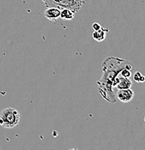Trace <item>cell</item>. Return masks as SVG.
Masks as SVG:
<instances>
[{"mask_svg": "<svg viewBox=\"0 0 145 150\" xmlns=\"http://www.w3.org/2000/svg\"><path fill=\"white\" fill-rule=\"evenodd\" d=\"M133 70L134 67L125 59L115 56H108L102 64V76L97 82L98 90L101 96L110 103H116V95L113 93V87L118 83V75L124 69Z\"/></svg>", "mask_w": 145, "mask_h": 150, "instance_id": "obj_1", "label": "cell"}, {"mask_svg": "<svg viewBox=\"0 0 145 150\" xmlns=\"http://www.w3.org/2000/svg\"><path fill=\"white\" fill-rule=\"evenodd\" d=\"M21 115L17 109L7 108L0 112V125L4 129H13L19 124Z\"/></svg>", "mask_w": 145, "mask_h": 150, "instance_id": "obj_2", "label": "cell"}, {"mask_svg": "<svg viewBox=\"0 0 145 150\" xmlns=\"http://www.w3.org/2000/svg\"><path fill=\"white\" fill-rule=\"evenodd\" d=\"M85 3V0H64L59 9H69L76 13L80 10Z\"/></svg>", "mask_w": 145, "mask_h": 150, "instance_id": "obj_3", "label": "cell"}, {"mask_svg": "<svg viewBox=\"0 0 145 150\" xmlns=\"http://www.w3.org/2000/svg\"><path fill=\"white\" fill-rule=\"evenodd\" d=\"M134 96V93L131 88L125 90H118L116 97L122 103H127L131 102Z\"/></svg>", "mask_w": 145, "mask_h": 150, "instance_id": "obj_4", "label": "cell"}, {"mask_svg": "<svg viewBox=\"0 0 145 150\" xmlns=\"http://www.w3.org/2000/svg\"><path fill=\"white\" fill-rule=\"evenodd\" d=\"M61 9L57 7H48L44 12L45 18L51 21H56L60 18Z\"/></svg>", "mask_w": 145, "mask_h": 150, "instance_id": "obj_5", "label": "cell"}, {"mask_svg": "<svg viewBox=\"0 0 145 150\" xmlns=\"http://www.w3.org/2000/svg\"><path fill=\"white\" fill-rule=\"evenodd\" d=\"M118 79H119V81H118V83L116 87L118 90H125V89H129L132 87V82L129 78H126L122 76H118Z\"/></svg>", "mask_w": 145, "mask_h": 150, "instance_id": "obj_6", "label": "cell"}, {"mask_svg": "<svg viewBox=\"0 0 145 150\" xmlns=\"http://www.w3.org/2000/svg\"><path fill=\"white\" fill-rule=\"evenodd\" d=\"M109 32V30L108 28H101L98 30H95L93 33V38L95 40L98 42L103 41L106 38V33Z\"/></svg>", "mask_w": 145, "mask_h": 150, "instance_id": "obj_7", "label": "cell"}, {"mask_svg": "<svg viewBox=\"0 0 145 150\" xmlns=\"http://www.w3.org/2000/svg\"><path fill=\"white\" fill-rule=\"evenodd\" d=\"M74 12L69 9H61L60 18L64 20H72L74 18Z\"/></svg>", "mask_w": 145, "mask_h": 150, "instance_id": "obj_8", "label": "cell"}, {"mask_svg": "<svg viewBox=\"0 0 145 150\" xmlns=\"http://www.w3.org/2000/svg\"><path fill=\"white\" fill-rule=\"evenodd\" d=\"M47 7H57L59 9L64 0H42Z\"/></svg>", "mask_w": 145, "mask_h": 150, "instance_id": "obj_9", "label": "cell"}, {"mask_svg": "<svg viewBox=\"0 0 145 150\" xmlns=\"http://www.w3.org/2000/svg\"><path fill=\"white\" fill-rule=\"evenodd\" d=\"M133 78L134 81H136L137 82H139V83H143V82H145V76L139 71L135 72L134 74Z\"/></svg>", "mask_w": 145, "mask_h": 150, "instance_id": "obj_10", "label": "cell"}, {"mask_svg": "<svg viewBox=\"0 0 145 150\" xmlns=\"http://www.w3.org/2000/svg\"><path fill=\"white\" fill-rule=\"evenodd\" d=\"M132 70L129 69L128 68H125L120 72L119 74L121 75V76H124V77L130 78L131 76H132Z\"/></svg>", "mask_w": 145, "mask_h": 150, "instance_id": "obj_11", "label": "cell"}, {"mask_svg": "<svg viewBox=\"0 0 145 150\" xmlns=\"http://www.w3.org/2000/svg\"><path fill=\"white\" fill-rule=\"evenodd\" d=\"M92 28L94 29V30H98L100 29L102 27H101V25L98 23H93Z\"/></svg>", "mask_w": 145, "mask_h": 150, "instance_id": "obj_12", "label": "cell"}, {"mask_svg": "<svg viewBox=\"0 0 145 150\" xmlns=\"http://www.w3.org/2000/svg\"><path fill=\"white\" fill-rule=\"evenodd\" d=\"M144 122H145V116H144Z\"/></svg>", "mask_w": 145, "mask_h": 150, "instance_id": "obj_13", "label": "cell"}]
</instances>
